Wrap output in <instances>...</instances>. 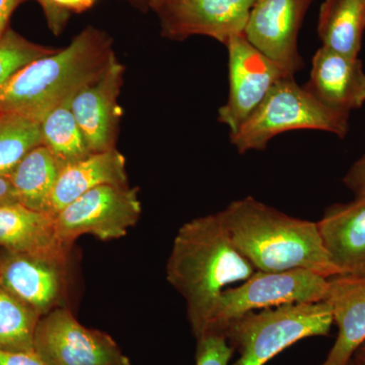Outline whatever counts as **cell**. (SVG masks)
<instances>
[{
    "label": "cell",
    "mask_w": 365,
    "mask_h": 365,
    "mask_svg": "<svg viewBox=\"0 0 365 365\" xmlns=\"http://www.w3.org/2000/svg\"><path fill=\"white\" fill-rule=\"evenodd\" d=\"M225 47L230 91L227 103L218 110V122L232 134L256 111L280 79L294 76L256 49L244 34L230 38Z\"/></svg>",
    "instance_id": "obj_9"
},
{
    "label": "cell",
    "mask_w": 365,
    "mask_h": 365,
    "mask_svg": "<svg viewBox=\"0 0 365 365\" xmlns=\"http://www.w3.org/2000/svg\"><path fill=\"white\" fill-rule=\"evenodd\" d=\"M234 351L222 333L209 332L197 340L196 365H228Z\"/></svg>",
    "instance_id": "obj_25"
},
{
    "label": "cell",
    "mask_w": 365,
    "mask_h": 365,
    "mask_svg": "<svg viewBox=\"0 0 365 365\" xmlns=\"http://www.w3.org/2000/svg\"><path fill=\"white\" fill-rule=\"evenodd\" d=\"M124 67L113 54L104 71L71 100V111L93 153L115 148L122 110L118 97Z\"/></svg>",
    "instance_id": "obj_13"
},
{
    "label": "cell",
    "mask_w": 365,
    "mask_h": 365,
    "mask_svg": "<svg viewBox=\"0 0 365 365\" xmlns=\"http://www.w3.org/2000/svg\"><path fill=\"white\" fill-rule=\"evenodd\" d=\"M365 29V0H325L319 9L322 47L359 57Z\"/></svg>",
    "instance_id": "obj_19"
},
{
    "label": "cell",
    "mask_w": 365,
    "mask_h": 365,
    "mask_svg": "<svg viewBox=\"0 0 365 365\" xmlns=\"http://www.w3.org/2000/svg\"><path fill=\"white\" fill-rule=\"evenodd\" d=\"M19 203L16 191L9 178L0 176V206Z\"/></svg>",
    "instance_id": "obj_30"
},
{
    "label": "cell",
    "mask_w": 365,
    "mask_h": 365,
    "mask_svg": "<svg viewBox=\"0 0 365 365\" xmlns=\"http://www.w3.org/2000/svg\"><path fill=\"white\" fill-rule=\"evenodd\" d=\"M42 144L39 122L0 112V176L9 178L26 153Z\"/></svg>",
    "instance_id": "obj_23"
},
{
    "label": "cell",
    "mask_w": 365,
    "mask_h": 365,
    "mask_svg": "<svg viewBox=\"0 0 365 365\" xmlns=\"http://www.w3.org/2000/svg\"><path fill=\"white\" fill-rule=\"evenodd\" d=\"M319 130L343 138L349 130V114L336 111L299 86L294 76L280 79L256 111L230 134L237 153L264 150L274 137L288 131Z\"/></svg>",
    "instance_id": "obj_5"
},
{
    "label": "cell",
    "mask_w": 365,
    "mask_h": 365,
    "mask_svg": "<svg viewBox=\"0 0 365 365\" xmlns=\"http://www.w3.org/2000/svg\"><path fill=\"white\" fill-rule=\"evenodd\" d=\"M104 32L88 26L71 44L34 60L0 88V112L42 122L54 108L102 73L114 53Z\"/></svg>",
    "instance_id": "obj_3"
},
{
    "label": "cell",
    "mask_w": 365,
    "mask_h": 365,
    "mask_svg": "<svg viewBox=\"0 0 365 365\" xmlns=\"http://www.w3.org/2000/svg\"><path fill=\"white\" fill-rule=\"evenodd\" d=\"M242 256L262 272L312 271L341 275L327 253L317 222L292 217L249 196L218 212Z\"/></svg>",
    "instance_id": "obj_2"
},
{
    "label": "cell",
    "mask_w": 365,
    "mask_h": 365,
    "mask_svg": "<svg viewBox=\"0 0 365 365\" xmlns=\"http://www.w3.org/2000/svg\"><path fill=\"white\" fill-rule=\"evenodd\" d=\"M140 215L138 190L128 184L103 185L55 215L57 235L68 248L83 235L101 241L121 239L138 222Z\"/></svg>",
    "instance_id": "obj_7"
},
{
    "label": "cell",
    "mask_w": 365,
    "mask_h": 365,
    "mask_svg": "<svg viewBox=\"0 0 365 365\" xmlns=\"http://www.w3.org/2000/svg\"><path fill=\"white\" fill-rule=\"evenodd\" d=\"M256 272L235 246L218 212L180 227L168 260L167 279L186 302L197 340L207 334L222 292Z\"/></svg>",
    "instance_id": "obj_1"
},
{
    "label": "cell",
    "mask_w": 365,
    "mask_h": 365,
    "mask_svg": "<svg viewBox=\"0 0 365 365\" xmlns=\"http://www.w3.org/2000/svg\"><path fill=\"white\" fill-rule=\"evenodd\" d=\"M24 0H0V38L6 32L7 24L14 9Z\"/></svg>",
    "instance_id": "obj_29"
},
{
    "label": "cell",
    "mask_w": 365,
    "mask_h": 365,
    "mask_svg": "<svg viewBox=\"0 0 365 365\" xmlns=\"http://www.w3.org/2000/svg\"><path fill=\"white\" fill-rule=\"evenodd\" d=\"M34 351L47 365H132L111 336L81 325L63 307L41 317Z\"/></svg>",
    "instance_id": "obj_8"
},
{
    "label": "cell",
    "mask_w": 365,
    "mask_h": 365,
    "mask_svg": "<svg viewBox=\"0 0 365 365\" xmlns=\"http://www.w3.org/2000/svg\"><path fill=\"white\" fill-rule=\"evenodd\" d=\"M175 1V0H150V7L155 9V11H160L163 6L170 4V2Z\"/></svg>",
    "instance_id": "obj_32"
},
{
    "label": "cell",
    "mask_w": 365,
    "mask_h": 365,
    "mask_svg": "<svg viewBox=\"0 0 365 365\" xmlns=\"http://www.w3.org/2000/svg\"><path fill=\"white\" fill-rule=\"evenodd\" d=\"M317 225L341 275L365 277V197L331 205Z\"/></svg>",
    "instance_id": "obj_15"
},
{
    "label": "cell",
    "mask_w": 365,
    "mask_h": 365,
    "mask_svg": "<svg viewBox=\"0 0 365 365\" xmlns=\"http://www.w3.org/2000/svg\"><path fill=\"white\" fill-rule=\"evenodd\" d=\"M343 182L354 194L355 198L365 197V153L353 163L343 178Z\"/></svg>",
    "instance_id": "obj_27"
},
{
    "label": "cell",
    "mask_w": 365,
    "mask_h": 365,
    "mask_svg": "<svg viewBox=\"0 0 365 365\" xmlns=\"http://www.w3.org/2000/svg\"><path fill=\"white\" fill-rule=\"evenodd\" d=\"M304 86L327 107L350 114L365 103L361 60L321 47L314 53L311 76Z\"/></svg>",
    "instance_id": "obj_14"
},
{
    "label": "cell",
    "mask_w": 365,
    "mask_h": 365,
    "mask_svg": "<svg viewBox=\"0 0 365 365\" xmlns=\"http://www.w3.org/2000/svg\"><path fill=\"white\" fill-rule=\"evenodd\" d=\"M96 0H43L42 7L50 29L55 34L61 32L66 25L68 11L81 13L90 9Z\"/></svg>",
    "instance_id": "obj_26"
},
{
    "label": "cell",
    "mask_w": 365,
    "mask_h": 365,
    "mask_svg": "<svg viewBox=\"0 0 365 365\" xmlns=\"http://www.w3.org/2000/svg\"><path fill=\"white\" fill-rule=\"evenodd\" d=\"M329 278L312 271H257L252 277L222 292L211 319L209 332H222L232 319L250 312L285 306L324 302Z\"/></svg>",
    "instance_id": "obj_6"
},
{
    "label": "cell",
    "mask_w": 365,
    "mask_h": 365,
    "mask_svg": "<svg viewBox=\"0 0 365 365\" xmlns=\"http://www.w3.org/2000/svg\"><path fill=\"white\" fill-rule=\"evenodd\" d=\"M256 0H175L163 6L160 16L163 37L182 41L207 36L227 44L244 34Z\"/></svg>",
    "instance_id": "obj_12"
},
{
    "label": "cell",
    "mask_w": 365,
    "mask_h": 365,
    "mask_svg": "<svg viewBox=\"0 0 365 365\" xmlns=\"http://www.w3.org/2000/svg\"><path fill=\"white\" fill-rule=\"evenodd\" d=\"M72 97L48 113L41 122L42 144L66 167L91 155L85 137L71 111Z\"/></svg>",
    "instance_id": "obj_21"
},
{
    "label": "cell",
    "mask_w": 365,
    "mask_h": 365,
    "mask_svg": "<svg viewBox=\"0 0 365 365\" xmlns=\"http://www.w3.org/2000/svg\"><path fill=\"white\" fill-rule=\"evenodd\" d=\"M41 314L0 287V351L35 352Z\"/></svg>",
    "instance_id": "obj_22"
},
{
    "label": "cell",
    "mask_w": 365,
    "mask_h": 365,
    "mask_svg": "<svg viewBox=\"0 0 365 365\" xmlns=\"http://www.w3.org/2000/svg\"><path fill=\"white\" fill-rule=\"evenodd\" d=\"M67 257L6 252L0 257V287L43 317L63 299Z\"/></svg>",
    "instance_id": "obj_11"
},
{
    "label": "cell",
    "mask_w": 365,
    "mask_h": 365,
    "mask_svg": "<svg viewBox=\"0 0 365 365\" xmlns=\"http://www.w3.org/2000/svg\"><path fill=\"white\" fill-rule=\"evenodd\" d=\"M130 1L134 2L138 6H150V0H130Z\"/></svg>",
    "instance_id": "obj_33"
},
{
    "label": "cell",
    "mask_w": 365,
    "mask_h": 365,
    "mask_svg": "<svg viewBox=\"0 0 365 365\" xmlns=\"http://www.w3.org/2000/svg\"><path fill=\"white\" fill-rule=\"evenodd\" d=\"M38 2H39V4H41V6H42V4H43V0H38Z\"/></svg>",
    "instance_id": "obj_34"
},
{
    "label": "cell",
    "mask_w": 365,
    "mask_h": 365,
    "mask_svg": "<svg viewBox=\"0 0 365 365\" xmlns=\"http://www.w3.org/2000/svg\"><path fill=\"white\" fill-rule=\"evenodd\" d=\"M0 365H47L35 352L0 351Z\"/></svg>",
    "instance_id": "obj_28"
},
{
    "label": "cell",
    "mask_w": 365,
    "mask_h": 365,
    "mask_svg": "<svg viewBox=\"0 0 365 365\" xmlns=\"http://www.w3.org/2000/svg\"><path fill=\"white\" fill-rule=\"evenodd\" d=\"M128 184L126 160L116 148L91 153L60 170L49 203V212L56 215L86 192L103 185Z\"/></svg>",
    "instance_id": "obj_18"
},
{
    "label": "cell",
    "mask_w": 365,
    "mask_h": 365,
    "mask_svg": "<svg viewBox=\"0 0 365 365\" xmlns=\"http://www.w3.org/2000/svg\"><path fill=\"white\" fill-rule=\"evenodd\" d=\"M60 170L56 158L43 144L26 153L9 176L19 203L33 210L49 212Z\"/></svg>",
    "instance_id": "obj_20"
},
{
    "label": "cell",
    "mask_w": 365,
    "mask_h": 365,
    "mask_svg": "<svg viewBox=\"0 0 365 365\" xmlns=\"http://www.w3.org/2000/svg\"><path fill=\"white\" fill-rule=\"evenodd\" d=\"M348 365H354V364H353V361H351V362H350V364H348Z\"/></svg>",
    "instance_id": "obj_35"
},
{
    "label": "cell",
    "mask_w": 365,
    "mask_h": 365,
    "mask_svg": "<svg viewBox=\"0 0 365 365\" xmlns=\"http://www.w3.org/2000/svg\"><path fill=\"white\" fill-rule=\"evenodd\" d=\"M324 302L330 307L338 336L322 365H348L365 343V277L335 275L329 278Z\"/></svg>",
    "instance_id": "obj_16"
},
{
    "label": "cell",
    "mask_w": 365,
    "mask_h": 365,
    "mask_svg": "<svg viewBox=\"0 0 365 365\" xmlns=\"http://www.w3.org/2000/svg\"><path fill=\"white\" fill-rule=\"evenodd\" d=\"M352 361L354 365H365V343L354 353Z\"/></svg>",
    "instance_id": "obj_31"
},
{
    "label": "cell",
    "mask_w": 365,
    "mask_h": 365,
    "mask_svg": "<svg viewBox=\"0 0 365 365\" xmlns=\"http://www.w3.org/2000/svg\"><path fill=\"white\" fill-rule=\"evenodd\" d=\"M333 324L326 302H309L250 312L228 322L220 333L239 352L232 365H265L300 340L328 335Z\"/></svg>",
    "instance_id": "obj_4"
},
{
    "label": "cell",
    "mask_w": 365,
    "mask_h": 365,
    "mask_svg": "<svg viewBox=\"0 0 365 365\" xmlns=\"http://www.w3.org/2000/svg\"><path fill=\"white\" fill-rule=\"evenodd\" d=\"M55 51V49L34 44L14 31L7 30L0 38V88L26 64Z\"/></svg>",
    "instance_id": "obj_24"
},
{
    "label": "cell",
    "mask_w": 365,
    "mask_h": 365,
    "mask_svg": "<svg viewBox=\"0 0 365 365\" xmlns=\"http://www.w3.org/2000/svg\"><path fill=\"white\" fill-rule=\"evenodd\" d=\"M0 248L11 253L68 255L57 235L55 215L21 203L0 206Z\"/></svg>",
    "instance_id": "obj_17"
},
{
    "label": "cell",
    "mask_w": 365,
    "mask_h": 365,
    "mask_svg": "<svg viewBox=\"0 0 365 365\" xmlns=\"http://www.w3.org/2000/svg\"><path fill=\"white\" fill-rule=\"evenodd\" d=\"M314 0H256L244 35L256 49L294 74L304 68L299 52V33Z\"/></svg>",
    "instance_id": "obj_10"
}]
</instances>
